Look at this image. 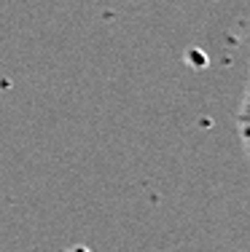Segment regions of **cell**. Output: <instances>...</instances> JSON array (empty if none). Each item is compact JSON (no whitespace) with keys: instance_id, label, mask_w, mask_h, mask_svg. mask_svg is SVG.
<instances>
[{"instance_id":"6da1fadb","label":"cell","mask_w":250,"mask_h":252,"mask_svg":"<svg viewBox=\"0 0 250 252\" xmlns=\"http://www.w3.org/2000/svg\"><path fill=\"white\" fill-rule=\"evenodd\" d=\"M237 124H240L242 145H245V151H248V156H250V89H248L245 99H242V105H240V113H237Z\"/></svg>"}]
</instances>
